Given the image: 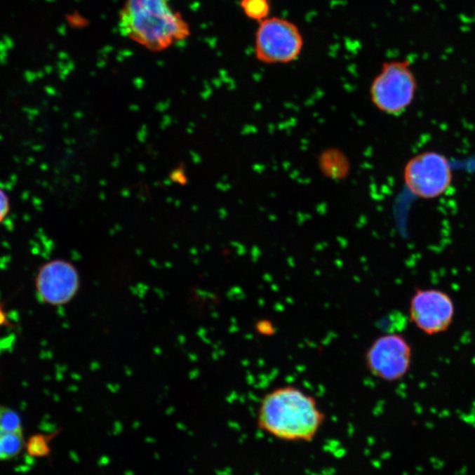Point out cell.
Masks as SVG:
<instances>
[{"mask_svg": "<svg viewBox=\"0 0 475 475\" xmlns=\"http://www.w3.org/2000/svg\"><path fill=\"white\" fill-rule=\"evenodd\" d=\"M409 318L419 330L436 335L448 330L455 306L448 293L439 289H418L409 303Z\"/></svg>", "mask_w": 475, "mask_h": 475, "instance_id": "ba28073f", "label": "cell"}, {"mask_svg": "<svg viewBox=\"0 0 475 475\" xmlns=\"http://www.w3.org/2000/svg\"><path fill=\"white\" fill-rule=\"evenodd\" d=\"M418 92L417 76L408 60L384 62L370 83V102L381 114L400 116L414 103Z\"/></svg>", "mask_w": 475, "mask_h": 475, "instance_id": "3957f363", "label": "cell"}, {"mask_svg": "<svg viewBox=\"0 0 475 475\" xmlns=\"http://www.w3.org/2000/svg\"><path fill=\"white\" fill-rule=\"evenodd\" d=\"M3 320H4V318H3V314L1 313V311H0V324L2 323Z\"/></svg>", "mask_w": 475, "mask_h": 475, "instance_id": "5bb4252c", "label": "cell"}, {"mask_svg": "<svg viewBox=\"0 0 475 475\" xmlns=\"http://www.w3.org/2000/svg\"><path fill=\"white\" fill-rule=\"evenodd\" d=\"M119 25L124 36L152 51L166 50L189 34L188 24L168 0H127Z\"/></svg>", "mask_w": 475, "mask_h": 475, "instance_id": "7a4b0ae2", "label": "cell"}, {"mask_svg": "<svg viewBox=\"0 0 475 475\" xmlns=\"http://www.w3.org/2000/svg\"><path fill=\"white\" fill-rule=\"evenodd\" d=\"M413 352L410 343L400 334L383 335L367 349V370L376 379L396 382L410 370Z\"/></svg>", "mask_w": 475, "mask_h": 475, "instance_id": "8992f818", "label": "cell"}, {"mask_svg": "<svg viewBox=\"0 0 475 475\" xmlns=\"http://www.w3.org/2000/svg\"><path fill=\"white\" fill-rule=\"evenodd\" d=\"M241 8L248 19L261 22L269 17V0H241Z\"/></svg>", "mask_w": 475, "mask_h": 475, "instance_id": "30bf717a", "label": "cell"}, {"mask_svg": "<svg viewBox=\"0 0 475 475\" xmlns=\"http://www.w3.org/2000/svg\"><path fill=\"white\" fill-rule=\"evenodd\" d=\"M51 436L43 435L34 436L32 441H31V443H32V446H31L32 450H34V453L39 456L48 455L51 450L48 442H50Z\"/></svg>", "mask_w": 475, "mask_h": 475, "instance_id": "8fae6325", "label": "cell"}, {"mask_svg": "<svg viewBox=\"0 0 475 475\" xmlns=\"http://www.w3.org/2000/svg\"><path fill=\"white\" fill-rule=\"evenodd\" d=\"M22 421L13 409L0 406V461L18 456L24 447Z\"/></svg>", "mask_w": 475, "mask_h": 475, "instance_id": "9c48e42d", "label": "cell"}, {"mask_svg": "<svg viewBox=\"0 0 475 475\" xmlns=\"http://www.w3.org/2000/svg\"><path fill=\"white\" fill-rule=\"evenodd\" d=\"M10 211V200L8 194L0 187V224L5 220Z\"/></svg>", "mask_w": 475, "mask_h": 475, "instance_id": "7c38bea8", "label": "cell"}, {"mask_svg": "<svg viewBox=\"0 0 475 475\" xmlns=\"http://www.w3.org/2000/svg\"><path fill=\"white\" fill-rule=\"evenodd\" d=\"M405 189L415 199L429 201L441 199L454 181V168L446 154L426 150L412 156L402 170Z\"/></svg>", "mask_w": 475, "mask_h": 475, "instance_id": "277c9868", "label": "cell"}, {"mask_svg": "<svg viewBox=\"0 0 475 475\" xmlns=\"http://www.w3.org/2000/svg\"><path fill=\"white\" fill-rule=\"evenodd\" d=\"M326 420L313 395L293 384L274 388L260 402V431L280 441L309 443L316 438Z\"/></svg>", "mask_w": 475, "mask_h": 475, "instance_id": "6da1fadb", "label": "cell"}, {"mask_svg": "<svg viewBox=\"0 0 475 475\" xmlns=\"http://www.w3.org/2000/svg\"><path fill=\"white\" fill-rule=\"evenodd\" d=\"M304 37L299 27L281 17H269L259 22L255 37V54L265 65H286L299 58Z\"/></svg>", "mask_w": 475, "mask_h": 475, "instance_id": "5b68a950", "label": "cell"}, {"mask_svg": "<svg viewBox=\"0 0 475 475\" xmlns=\"http://www.w3.org/2000/svg\"><path fill=\"white\" fill-rule=\"evenodd\" d=\"M257 331L259 333H262V335H268V334H272V331H274V328L272 323L270 322H267L266 321H263L262 322H258L257 323Z\"/></svg>", "mask_w": 475, "mask_h": 475, "instance_id": "4fadbf2b", "label": "cell"}, {"mask_svg": "<svg viewBox=\"0 0 475 475\" xmlns=\"http://www.w3.org/2000/svg\"><path fill=\"white\" fill-rule=\"evenodd\" d=\"M37 296L41 303L53 307L65 306L77 297L81 277L77 267L64 259L44 263L36 279Z\"/></svg>", "mask_w": 475, "mask_h": 475, "instance_id": "52a82bcc", "label": "cell"}]
</instances>
